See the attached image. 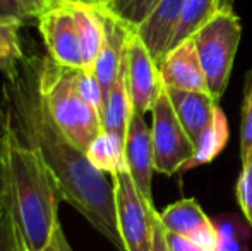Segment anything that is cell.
Segmentation results:
<instances>
[{"mask_svg": "<svg viewBox=\"0 0 252 251\" xmlns=\"http://www.w3.org/2000/svg\"><path fill=\"white\" fill-rule=\"evenodd\" d=\"M47 55L65 67L83 69L79 38L70 2H48L36 16Z\"/></svg>", "mask_w": 252, "mask_h": 251, "instance_id": "obj_7", "label": "cell"}, {"mask_svg": "<svg viewBox=\"0 0 252 251\" xmlns=\"http://www.w3.org/2000/svg\"><path fill=\"white\" fill-rule=\"evenodd\" d=\"M223 10H233V0H187L170 48L189 40L202 24Z\"/></svg>", "mask_w": 252, "mask_h": 251, "instance_id": "obj_18", "label": "cell"}, {"mask_svg": "<svg viewBox=\"0 0 252 251\" xmlns=\"http://www.w3.org/2000/svg\"><path fill=\"white\" fill-rule=\"evenodd\" d=\"M0 129L33 148L59 182L63 201L124 251L113 182L53 121L40 88L38 55H26L16 69L5 74L0 86Z\"/></svg>", "mask_w": 252, "mask_h": 251, "instance_id": "obj_1", "label": "cell"}, {"mask_svg": "<svg viewBox=\"0 0 252 251\" xmlns=\"http://www.w3.org/2000/svg\"><path fill=\"white\" fill-rule=\"evenodd\" d=\"M48 2H72V3H83L88 7H94V9H106L108 0H48Z\"/></svg>", "mask_w": 252, "mask_h": 251, "instance_id": "obj_33", "label": "cell"}, {"mask_svg": "<svg viewBox=\"0 0 252 251\" xmlns=\"http://www.w3.org/2000/svg\"><path fill=\"white\" fill-rule=\"evenodd\" d=\"M165 86L189 91H208L206 76L202 72L199 55L192 38L170 48L168 54L158 64Z\"/></svg>", "mask_w": 252, "mask_h": 251, "instance_id": "obj_11", "label": "cell"}, {"mask_svg": "<svg viewBox=\"0 0 252 251\" xmlns=\"http://www.w3.org/2000/svg\"><path fill=\"white\" fill-rule=\"evenodd\" d=\"M41 251H72L69 241L65 238V232H63L62 225H57V229L53 231V236L47 246Z\"/></svg>", "mask_w": 252, "mask_h": 251, "instance_id": "obj_29", "label": "cell"}, {"mask_svg": "<svg viewBox=\"0 0 252 251\" xmlns=\"http://www.w3.org/2000/svg\"><path fill=\"white\" fill-rule=\"evenodd\" d=\"M228 138H230V129H228L226 115L221 108L216 107L213 121L209 122V126L201 133L199 140L196 141V146H194V155L184 164L182 172L213 162L221 153L223 148L226 146Z\"/></svg>", "mask_w": 252, "mask_h": 251, "instance_id": "obj_16", "label": "cell"}, {"mask_svg": "<svg viewBox=\"0 0 252 251\" xmlns=\"http://www.w3.org/2000/svg\"><path fill=\"white\" fill-rule=\"evenodd\" d=\"M235 196L242 215L252 225V155L242 160V171L235 186Z\"/></svg>", "mask_w": 252, "mask_h": 251, "instance_id": "obj_26", "label": "cell"}, {"mask_svg": "<svg viewBox=\"0 0 252 251\" xmlns=\"http://www.w3.org/2000/svg\"><path fill=\"white\" fill-rule=\"evenodd\" d=\"M159 0H108L106 10L130 28H139Z\"/></svg>", "mask_w": 252, "mask_h": 251, "instance_id": "obj_23", "label": "cell"}, {"mask_svg": "<svg viewBox=\"0 0 252 251\" xmlns=\"http://www.w3.org/2000/svg\"><path fill=\"white\" fill-rule=\"evenodd\" d=\"M126 162L127 172L132 178L139 194L153 205V172H155V155H153L151 127L146 124L144 115L132 112L129 129L126 136Z\"/></svg>", "mask_w": 252, "mask_h": 251, "instance_id": "obj_9", "label": "cell"}, {"mask_svg": "<svg viewBox=\"0 0 252 251\" xmlns=\"http://www.w3.org/2000/svg\"><path fill=\"white\" fill-rule=\"evenodd\" d=\"M70 5H72L74 21H76L77 38H79L83 69L88 72H94V64L105 40V28H103L100 9L72 2Z\"/></svg>", "mask_w": 252, "mask_h": 251, "instance_id": "obj_14", "label": "cell"}, {"mask_svg": "<svg viewBox=\"0 0 252 251\" xmlns=\"http://www.w3.org/2000/svg\"><path fill=\"white\" fill-rule=\"evenodd\" d=\"M9 191V174H7V134L0 129V203Z\"/></svg>", "mask_w": 252, "mask_h": 251, "instance_id": "obj_27", "label": "cell"}, {"mask_svg": "<svg viewBox=\"0 0 252 251\" xmlns=\"http://www.w3.org/2000/svg\"><path fill=\"white\" fill-rule=\"evenodd\" d=\"M240 112V160H244L252 155V69L244 77Z\"/></svg>", "mask_w": 252, "mask_h": 251, "instance_id": "obj_24", "label": "cell"}, {"mask_svg": "<svg viewBox=\"0 0 252 251\" xmlns=\"http://www.w3.org/2000/svg\"><path fill=\"white\" fill-rule=\"evenodd\" d=\"M86 157L98 171L115 176L127 171L126 162V141L113 134L101 131L88 146Z\"/></svg>", "mask_w": 252, "mask_h": 251, "instance_id": "obj_19", "label": "cell"}, {"mask_svg": "<svg viewBox=\"0 0 252 251\" xmlns=\"http://www.w3.org/2000/svg\"><path fill=\"white\" fill-rule=\"evenodd\" d=\"M3 131V129H2ZM7 174L17 225L28 251H41L59 222L62 198L59 182L33 148L7 133Z\"/></svg>", "mask_w": 252, "mask_h": 251, "instance_id": "obj_2", "label": "cell"}, {"mask_svg": "<svg viewBox=\"0 0 252 251\" xmlns=\"http://www.w3.org/2000/svg\"><path fill=\"white\" fill-rule=\"evenodd\" d=\"M159 220L166 231L192 238L211 218L204 214L196 198H184L159 212Z\"/></svg>", "mask_w": 252, "mask_h": 251, "instance_id": "obj_17", "label": "cell"}, {"mask_svg": "<svg viewBox=\"0 0 252 251\" xmlns=\"http://www.w3.org/2000/svg\"><path fill=\"white\" fill-rule=\"evenodd\" d=\"M165 91L172 102L177 119L196 146V141L199 140L201 133L213 121L218 102L208 91L177 90V88L168 86H165Z\"/></svg>", "mask_w": 252, "mask_h": 251, "instance_id": "obj_13", "label": "cell"}, {"mask_svg": "<svg viewBox=\"0 0 252 251\" xmlns=\"http://www.w3.org/2000/svg\"><path fill=\"white\" fill-rule=\"evenodd\" d=\"M165 241L170 251H202L192 239L186 238V236L175 234L165 229Z\"/></svg>", "mask_w": 252, "mask_h": 251, "instance_id": "obj_28", "label": "cell"}, {"mask_svg": "<svg viewBox=\"0 0 252 251\" xmlns=\"http://www.w3.org/2000/svg\"><path fill=\"white\" fill-rule=\"evenodd\" d=\"M127 86L134 112L144 115L151 112L156 98L163 91V81L158 62L134 30L127 43L126 52Z\"/></svg>", "mask_w": 252, "mask_h": 251, "instance_id": "obj_8", "label": "cell"}, {"mask_svg": "<svg viewBox=\"0 0 252 251\" xmlns=\"http://www.w3.org/2000/svg\"><path fill=\"white\" fill-rule=\"evenodd\" d=\"M112 182L124 251H153L155 222L158 217L155 205L141 196L127 171L112 176Z\"/></svg>", "mask_w": 252, "mask_h": 251, "instance_id": "obj_5", "label": "cell"}, {"mask_svg": "<svg viewBox=\"0 0 252 251\" xmlns=\"http://www.w3.org/2000/svg\"><path fill=\"white\" fill-rule=\"evenodd\" d=\"M186 2L187 0H159L144 23L136 28L139 38L158 64L168 54Z\"/></svg>", "mask_w": 252, "mask_h": 251, "instance_id": "obj_12", "label": "cell"}, {"mask_svg": "<svg viewBox=\"0 0 252 251\" xmlns=\"http://www.w3.org/2000/svg\"><path fill=\"white\" fill-rule=\"evenodd\" d=\"M77 88H79V93L84 98V102L101 115L105 93H103L101 84L98 77L94 76V72H88L84 69L77 71Z\"/></svg>", "mask_w": 252, "mask_h": 251, "instance_id": "obj_25", "label": "cell"}, {"mask_svg": "<svg viewBox=\"0 0 252 251\" xmlns=\"http://www.w3.org/2000/svg\"><path fill=\"white\" fill-rule=\"evenodd\" d=\"M19 2L21 7H23L24 19H36L38 14L48 3V0H19Z\"/></svg>", "mask_w": 252, "mask_h": 251, "instance_id": "obj_31", "label": "cell"}, {"mask_svg": "<svg viewBox=\"0 0 252 251\" xmlns=\"http://www.w3.org/2000/svg\"><path fill=\"white\" fill-rule=\"evenodd\" d=\"M151 141L155 155V172L173 176L180 172L187 160L194 155V143L175 115L168 95L163 91L151 108Z\"/></svg>", "mask_w": 252, "mask_h": 251, "instance_id": "obj_6", "label": "cell"}, {"mask_svg": "<svg viewBox=\"0 0 252 251\" xmlns=\"http://www.w3.org/2000/svg\"><path fill=\"white\" fill-rule=\"evenodd\" d=\"M0 205H2V203H0Z\"/></svg>", "mask_w": 252, "mask_h": 251, "instance_id": "obj_34", "label": "cell"}, {"mask_svg": "<svg viewBox=\"0 0 252 251\" xmlns=\"http://www.w3.org/2000/svg\"><path fill=\"white\" fill-rule=\"evenodd\" d=\"M23 23V19L16 17H0V72L3 76L16 69L26 57L21 43Z\"/></svg>", "mask_w": 252, "mask_h": 251, "instance_id": "obj_20", "label": "cell"}, {"mask_svg": "<svg viewBox=\"0 0 252 251\" xmlns=\"http://www.w3.org/2000/svg\"><path fill=\"white\" fill-rule=\"evenodd\" d=\"M132 112L134 108H132V102H130L129 86H127V67H126V61H124L115 84L105 95L103 114H101L103 131H106V133L126 141Z\"/></svg>", "mask_w": 252, "mask_h": 251, "instance_id": "obj_15", "label": "cell"}, {"mask_svg": "<svg viewBox=\"0 0 252 251\" xmlns=\"http://www.w3.org/2000/svg\"><path fill=\"white\" fill-rule=\"evenodd\" d=\"M103 28H105V40L100 50V55L94 64V76L101 84L103 93H108L115 84L122 64L126 61L127 43L132 35L134 28L127 26L124 21L115 17L106 9H100Z\"/></svg>", "mask_w": 252, "mask_h": 251, "instance_id": "obj_10", "label": "cell"}, {"mask_svg": "<svg viewBox=\"0 0 252 251\" xmlns=\"http://www.w3.org/2000/svg\"><path fill=\"white\" fill-rule=\"evenodd\" d=\"M77 71L55 62L50 55L38 57L40 88L53 121L77 148L86 151L103 131V124L101 115L81 97Z\"/></svg>", "mask_w": 252, "mask_h": 251, "instance_id": "obj_3", "label": "cell"}, {"mask_svg": "<svg viewBox=\"0 0 252 251\" xmlns=\"http://www.w3.org/2000/svg\"><path fill=\"white\" fill-rule=\"evenodd\" d=\"M240 36L242 26L233 10L216 14L190 36L199 55L208 90L216 102L223 97L228 86Z\"/></svg>", "mask_w": 252, "mask_h": 251, "instance_id": "obj_4", "label": "cell"}, {"mask_svg": "<svg viewBox=\"0 0 252 251\" xmlns=\"http://www.w3.org/2000/svg\"><path fill=\"white\" fill-rule=\"evenodd\" d=\"M0 251H28L17 225L9 191L0 205Z\"/></svg>", "mask_w": 252, "mask_h": 251, "instance_id": "obj_22", "label": "cell"}, {"mask_svg": "<svg viewBox=\"0 0 252 251\" xmlns=\"http://www.w3.org/2000/svg\"><path fill=\"white\" fill-rule=\"evenodd\" d=\"M0 17H16L26 21L19 0H0Z\"/></svg>", "mask_w": 252, "mask_h": 251, "instance_id": "obj_30", "label": "cell"}, {"mask_svg": "<svg viewBox=\"0 0 252 251\" xmlns=\"http://www.w3.org/2000/svg\"><path fill=\"white\" fill-rule=\"evenodd\" d=\"M215 227L218 231L220 246L218 251H247L251 241L252 225L246 217L225 214L213 218Z\"/></svg>", "mask_w": 252, "mask_h": 251, "instance_id": "obj_21", "label": "cell"}, {"mask_svg": "<svg viewBox=\"0 0 252 251\" xmlns=\"http://www.w3.org/2000/svg\"><path fill=\"white\" fill-rule=\"evenodd\" d=\"M153 251H170L165 241V227H163L161 220H159V214L155 222V245H153Z\"/></svg>", "mask_w": 252, "mask_h": 251, "instance_id": "obj_32", "label": "cell"}]
</instances>
